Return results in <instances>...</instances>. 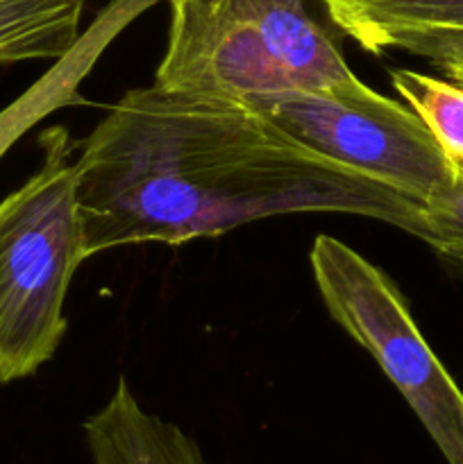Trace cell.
I'll return each instance as SVG.
<instances>
[{
    "label": "cell",
    "mask_w": 463,
    "mask_h": 464,
    "mask_svg": "<svg viewBox=\"0 0 463 464\" xmlns=\"http://www.w3.org/2000/svg\"><path fill=\"white\" fill-rule=\"evenodd\" d=\"M86 256L184 245L289 213H348L416 236L422 204L339 166L245 100L153 84L109 107L77 148Z\"/></svg>",
    "instance_id": "6da1fadb"
},
{
    "label": "cell",
    "mask_w": 463,
    "mask_h": 464,
    "mask_svg": "<svg viewBox=\"0 0 463 464\" xmlns=\"http://www.w3.org/2000/svg\"><path fill=\"white\" fill-rule=\"evenodd\" d=\"M154 84L213 98L318 89L354 75L340 30L309 0H168Z\"/></svg>",
    "instance_id": "7a4b0ae2"
},
{
    "label": "cell",
    "mask_w": 463,
    "mask_h": 464,
    "mask_svg": "<svg viewBox=\"0 0 463 464\" xmlns=\"http://www.w3.org/2000/svg\"><path fill=\"white\" fill-rule=\"evenodd\" d=\"M39 170L0 202V385L34 376L68 331L64 304L86 261L77 195L80 140L39 134Z\"/></svg>",
    "instance_id": "3957f363"
},
{
    "label": "cell",
    "mask_w": 463,
    "mask_h": 464,
    "mask_svg": "<svg viewBox=\"0 0 463 464\" xmlns=\"http://www.w3.org/2000/svg\"><path fill=\"white\" fill-rule=\"evenodd\" d=\"M309 263L327 313L375 358L448 464H463V390L393 279L334 236L313 240Z\"/></svg>",
    "instance_id": "277c9868"
},
{
    "label": "cell",
    "mask_w": 463,
    "mask_h": 464,
    "mask_svg": "<svg viewBox=\"0 0 463 464\" xmlns=\"http://www.w3.org/2000/svg\"><path fill=\"white\" fill-rule=\"evenodd\" d=\"M245 102L311 152L418 204L454 177L457 166L416 111L372 91L357 75L318 89L250 95Z\"/></svg>",
    "instance_id": "5b68a950"
},
{
    "label": "cell",
    "mask_w": 463,
    "mask_h": 464,
    "mask_svg": "<svg viewBox=\"0 0 463 464\" xmlns=\"http://www.w3.org/2000/svg\"><path fill=\"white\" fill-rule=\"evenodd\" d=\"M82 430L91 464H207L193 438L141 406L125 376Z\"/></svg>",
    "instance_id": "8992f818"
},
{
    "label": "cell",
    "mask_w": 463,
    "mask_h": 464,
    "mask_svg": "<svg viewBox=\"0 0 463 464\" xmlns=\"http://www.w3.org/2000/svg\"><path fill=\"white\" fill-rule=\"evenodd\" d=\"M340 34L366 53H411L425 41L463 34V0H320Z\"/></svg>",
    "instance_id": "52a82bcc"
},
{
    "label": "cell",
    "mask_w": 463,
    "mask_h": 464,
    "mask_svg": "<svg viewBox=\"0 0 463 464\" xmlns=\"http://www.w3.org/2000/svg\"><path fill=\"white\" fill-rule=\"evenodd\" d=\"M159 0H113L91 25L89 34L80 36L75 48L59 59V66L53 72L41 77L30 91L21 95L16 102L9 104L7 109L0 111V157L16 143L23 131L30 130L36 121L45 113L54 111L57 107L71 104L73 100H80L75 95L77 77L84 75L73 68L84 62L91 54H100V50L118 34L125 25H130L141 12L157 5Z\"/></svg>",
    "instance_id": "ba28073f"
},
{
    "label": "cell",
    "mask_w": 463,
    "mask_h": 464,
    "mask_svg": "<svg viewBox=\"0 0 463 464\" xmlns=\"http://www.w3.org/2000/svg\"><path fill=\"white\" fill-rule=\"evenodd\" d=\"M390 82L425 122L445 157L463 168V86L409 68L390 71Z\"/></svg>",
    "instance_id": "9c48e42d"
},
{
    "label": "cell",
    "mask_w": 463,
    "mask_h": 464,
    "mask_svg": "<svg viewBox=\"0 0 463 464\" xmlns=\"http://www.w3.org/2000/svg\"><path fill=\"white\" fill-rule=\"evenodd\" d=\"M416 238L425 240L440 261L463 272V168H454L452 181L422 204Z\"/></svg>",
    "instance_id": "30bf717a"
},
{
    "label": "cell",
    "mask_w": 463,
    "mask_h": 464,
    "mask_svg": "<svg viewBox=\"0 0 463 464\" xmlns=\"http://www.w3.org/2000/svg\"><path fill=\"white\" fill-rule=\"evenodd\" d=\"M416 57L434 63L449 82L463 86V34L443 36V39L425 41L411 50Z\"/></svg>",
    "instance_id": "8fae6325"
}]
</instances>
